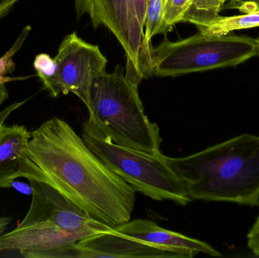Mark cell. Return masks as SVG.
<instances>
[{"instance_id": "obj_15", "label": "cell", "mask_w": 259, "mask_h": 258, "mask_svg": "<svg viewBox=\"0 0 259 258\" xmlns=\"http://www.w3.org/2000/svg\"><path fill=\"white\" fill-rule=\"evenodd\" d=\"M164 3V0H147L144 27V45L151 51L153 49L151 39L155 35L161 34Z\"/></svg>"}, {"instance_id": "obj_3", "label": "cell", "mask_w": 259, "mask_h": 258, "mask_svg": "<svg viewBox=\"0 0 259 258\" xmlns=\"http://www.w3.org/2000/svg\"><path fill=\"white\" fill-rule=\"evenodd\" d=\"M90 119L115 143L150 154H161L159 128L145 113L138 86L118 65L94 79Z\"/></svg>"}, {"instance_id": "obj_22", "label": "cell", "mask_w": 259, "mask_h": 258, "mask_svg": "<svg viewBox=\"0 0 259 258\" xmlns=\"http://www.w3.org/2000/svg\"><path fill=\"white\" fill-rule=\"evenodd\" d=\"M8 92L6 84L0 85V107L5 101L7 99Z\"/></svg>"}, {"instance_id": "obj_12", "label": "cell", "mask_w": 259, "mask_h": 258, "mask_svg": "<svg viewBox=\"0 0 259 258\" xmlns=\"http://www.w3.org/2000/svg\"><path fill=\"white\" fill-rule=\"evenodd\" d=\"M78 258H183L148 242L112 230L97 233L77 242Z\"/></svg>"}, {"instance_id": "obj_20", "label": "cell", "mask_w": 259, "mask_h": 258, "mask_svg": "<svg viewBox=\"0 0 259 258\" xmlns=\"http://www.w3.org/2000/svg\"><path fill=\"white\" fill-rule=\"evenodd\" d=\"M21 0H0V19L9 13L15 3Z\"/></svg>"}, {"instance_id": "obj_11", "label": "cell", "mask_w": 259, "mask_h": 258, "mask_svg": "<svg viewBox=\"0 0 259 258\" xmlns=\"http://www.w3.org/2000/svg\"><path fill=\"white\" fill-rule=\"evenodd\" d=\"M113 230L121 234L176 253L183 258H192L199 254H205L211 257L222 256L219 251L206 242L166 230L149 220H130L124 224L114 227Z\"/></svg>"}, {"instance_id": "obj_14", "label": "cell", "mask_w": 259, "mask_h": 258, "mask_svg": "<svg viewBox=\"0 0 259 258\" xmlns=\"http://www.w3.org/2000/svg\"><path fill=\"white\" fill-rule=\"evenodd\" d=\"M229 0H193L190 10L183 22L191 23L197 26L214 19L220 15Z\"/></svg>"}, {"instance_id": "obj_2", "label": "cell", "mask_w": 259, "mask_h": 258, "mask_svg": "<svg viewBox=\"0 0 259 258\" xmlns=\"http://www.w3.org/2000/svg\"><path fill=\"white\" fill-rule=\"evenodd\" d=\"M166 160L189 196L259 206V136L243 134L186 157Z\"/></svg>"}, {"instance_id": "obj_7", "label": "cell", "mask_w": 259, "mask_h": 258, "mask_svg": "<svg viewBox=\"0 0 259 258\" xmlns=\"http://www.w3.org/2000/svg\"><path fill=\"white\" fill-rule=\"evenodd\" d=\"M77 20L87 15L93 27H105L125 51V76L139 86L153 75L152 53L148 51L133 27L127 0H74Z\"/></svg>"}, {"instance_id": "obj_23", "label": "cell", "mask_w": 259, "mask_h": 258, "mask_svg": "<svg viewBox=\"0 0 259 258\" xmlns=\"http://www.w3.org/2000/svg\"><path fill=\"white\" fill-rule=\"evenodd\" d=\"M27 78V77H8L6 76L0 74V85L6 84L7 82L12 81V80H22V79Z\"/></svg>"}, {"instance_id": "obj_1", "label": "cell", "mask_w": 259, "mask_h": 258, "mask_svg": "<svg viewBox=\"0 0 259 258\" xmlns=\"http://www.w3.org/2000/svg\"><path fill=\"white\" fill-rule=\"evenodd\" d=\"M27 154L51 184L96 221L113 229L131 220L137 192L66 121L53 117L31 132Z\"/></svg>"}, {"instance_id": "obj_18", "label": "cell", "mask_w": 259, "mask_h": 258, "mask_svg": "<svg viewBox=\"0 0 259 258\" xmlns=\"http://www.w3.org/2000/svg\"><path fill=\"white\" fill-rule=\"evenodd\" d=\"M225 6L226 9H237L242 14L249 13L259 11V0H229Z\"/></svg>"}, {"instance_id": "obj_4", "label": "cell", "mask_w": 259, "mask_h": 258, "mask_svg": "<svg viewBox=\"0 0 259 258\" xmlns=\"http://www.w3.org/2000/svg\"><path fill=\"white\" fill-rule=\"evenodd\" d=\"M82 138L96 156L136 192L180 205L193 201L162 153L147 154L115 143L90 118L83 124Z\"/></svg>"}, {"instance_id": "obj_17", "label": "cell", "mask_w": 259, "mask_h": 258, "mask_svg": "<svg viewBox=\"0 0 259 258\" xmlns=\"http://www.w3.org/2000/svg\"><path fill=\"white\" fill-rule=\"evenodd\" d=\"M127 1H128L130 13H131V21H132L134 31L139 39L143 41L144 44V27L145 22H146L147 0H127Z\"/></svg>"}, {"instance_id": "obj_6", "label": "cell", "mask_w": 259, "mask_h": 258, "mask_svg": "<svg viewBox=\"0 0 259 258\" xmlns=\"http://www.w3.org/2000/svg\"><path fill=\"white\" fill-rule=\"evenodd\" d=\"M53 62L51 75L41 80L44 88L54 98L60 94L74 93L89 111L93 82L106 72L108 63L100 47L73 32L64 38Z\"/></svg>"}, {"instance_id": "obj_8", "label": "cell", "mask_w": 259, "mask_h": 258, "mask_svg": "<svg viewBox=\"0 0 259 258\" xmlns=\"http://www.w3.org/2000/svg\"><path fill=\"white\" fill-rule=\"evenodd\" d=\"M32 200L25 218L19 224L49 222L68 231L93 235L113 229L91 218L86 212L44 177L30 179Z\"/></svg>"}, {"instance_id": "obj_21", "label": "cell", "mask_w": 259, "mask_h": 258, "mask_svg": "<svg viewBox=\"0 0 259 258\" xmlns=\"http://www.w3.org/2000/svg\"><path fill=\"white\" fill-rule=\"evenodd\" d=\"M12 218L9 217H0V236L5 233L8 226L12 222Z\"/></svg>"}, {"instance_id": "obj_19", "label": "cell", "mask_w": 259, "mask_h": 258, "mask_svg": "<svg viewBox=\"0 0 259 258\" xmlns=\"http://www.w3.org/2000/svg\"><path fill=\"white\" fill-rule=\"evenodd\" d=\"M247 244L252 253L259 257V215L256 221L248 233Z\"/></svg>"}, {"instance_id": "obj_25", "label": "cell", "mask_w": 259, "mask_h": 258, "mask_svg": "<svg viewBox=\"0 0 259 258\" xmlns=\"http://www.w3.org/2000/svg\"><path fill=\"white\" fill-rule=\"evenodd\" d=\"M2 124H3V121H0V127H1Z\"/></svg>"}, {"instance_id": "obj_5", "label": "cell", "mask_w": 259, "mask_h": 258, "mask_svg": "<svg viewBox=\"0 0 259 258\" xmlns=\"http://www.w3.org/2000/svg\"><path fill=\"white\" fill-rule=\"evenodd\" d=\"M256 56V42L250 36H208L198 32L175 42L165 37L152 49L153 75L175 77L236 67Z\"/></svg>"}, {"instance_id": "obj_9", "label": "cell", "mask_w": 259, "mask_h": 258, "mask_svg": "<svg viewBox=\"0 0 259 258\" xmlns=\"http://www.w3.org/2000/svg\"><path fill=\"white\" fill-rule=\"evenodd\" d=\"M91 236L68 231L49 222L18 224L0 236V252L18 251L26 258H63L65 248Z\"/></svg>"}, {"instance_id": "obj_24", "label": "cell", "mask_w": 259, "mask_h": 258, "mask_svg": "<svg viewBox=\"0 0 259 258\" xmlns=\"http://www.w3.org/2000/svg\"><path fill=\"white\" fill-rule=\"evenodd\" d=\"M255 39V42H256V45H257V56L259 57V35L258 37L256 38Z\"/></svg>"}, {"instance_id": "obj_16", "label": "cell", "mask_w": 259, "mask_h": 258, "mask_svg": "<svg viewBox=\"0 0 259 258\" xmlns=\"http://www.w3.org/2000/svg\"><path fill=\"white\" fill-rule=\"evenodd\" d=\"M193 0H164L161 34H166L178 23L184 21Z\"/></svg>"}, {"instance_id": "obj_10", "label": "cell", "mask_w": 259, "mask_h": 258, "mask_svg": "<svg viewBox=\"0 0 259 258\" xmlns=\"http://www.w3.org/2000/svg\"><path fill=\"white\" fill-rule=\"evenodd\" d=\"M30 133L24 126L0 127V189L13 187L17 179L45 177L27 154Z\"/></svg>"}, {"instance_id": "obj_13", "label": "cell", "mask_w": 259, "mask_h": 258, "mask_svg": "<svg viewBox=\"0 0 259 258\" xmlns=\"http://www.w3.org/2000/svg\"><path fill=\"white\" fill-rule=\"evenodd\" d=\"M259 27V11L234 16L219 15L197 26L199 32L208 36H224L235 30Z\"/></svg>"}]
</instances>
